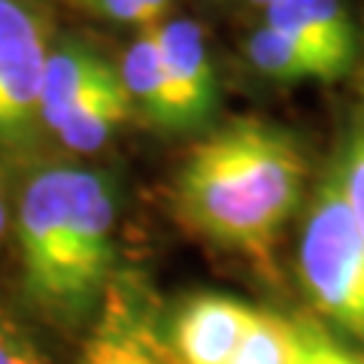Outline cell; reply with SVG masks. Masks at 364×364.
Returning a JSON list of instances; mask_svg holds the SVG:
<instances>
[{"label": "cell", "instance_id": "6da1fadb", "mask_svg": "<svg viewBox=\"0 0 364 364\" xmlns=\"http://www.w3.org/2000/svg\"><path fill=\"white\" fill-rule=\"evenodd\" d=\"M306 186L298 140L261 119H234L186 152L173 182L191 231L264 261Z\"/></svg>", "mask_w": 364, "mask_h": 364}, {"label": "cell", "instance_id": "7a4b0ae2", "mask_svg": "<svg viewBox=\"0 0 364 364\" xmlns=\"http://www.w3.org/2000/svg\"><path fill=\"white\" fill-rule=\"evenodd\" d=\"M25 298L76 322L109 286L116 255V188L85 167H46L28 179L16 213Z\"/></svg>", "mask_w": 364, "mask_h": 364}, {"label": "cell", "instance_id": "3957f363", "mask_svg": "<svg viewBox=\"0 0 364 364\" xmlns=\"http://www.w3.org/2000/svg\"><path fill=\"white\" fill-rule=\"evenodd\" d=\"M298 267L313 306L364 352V240L340 188L337 161L306 207Z\"/></svg>", "mask_w": 364, "mask_h": 364}, {"label": "cell", "instance_id": "277c9868", "mask_svg": "<svg viewBox=\"0 0 364 364\" xmlns=\"http://www.w3.org/2000/svg\"><path fill=\"white\" fill-rule=\"evenodd\" d=\"M49 31L31 0H0V152L28 140L40 124L37 100Z\"/></svg>", "mask_w": 364, "mask_h": 364}, {"label": "cell", "instance_id": "5b68a950", "mask_svg": "<svg viewBox=\"0 0 364 364\" xmlns=\"http://www.w3.org/2000/svg\"><path fill=\"white\" fill-rule=\"evenodd\" d=\"M164 73V128L191 131L207 124L215 109V70L200 25L191 18H164L155 25Z\"/></svg>", "mask_w": 364, "mask_h": 364}, {"label": "cell", "instance_id": "8992f818", "mask_svg": "<svg viewBox=\"0 0 364 364\" xmlns=\"http://www.w3.org/2000/svg\"><path fill=\"white\" fill-rule=\"evenodd\" d=\"M76 364H173L149 301L128 277L109 279Z\"/></svg>", "mask_w": 364, "mask_h": 364}, {"label": "cell", "instance_id": "52a82bcc", "mask_svg": "<svg viewBox=\"0 0 364 364\" xmlns=\"http://www.w3.org/2000/svg\"><path fill=\"white\" fill-rule=\"evenodd\" d=\"M255 318L249 306L228 294H198L179 306L164 340L173 364H228Z\"/></svg>", "mask_w": 364, "mask_h": 364}, {"label": "cell", "instance_id": "ba28073f", "mask_svg": "<svg viewBox=\"0 0 364 364\" xmlns=\"http://www.w3.org/2000/svg\"><path fill=\"white\" fill-rule=\"evenodd\" d=\"M264 25L289 33L337 76H346L355 64L358 37L343 0H277L264 9Z\"/></svg>", "mask_w": 364, "mask_h": 364}, {"label": "cell", "instance_id": "9c48e42d", "mask_svg": "<svg viewBox=\"0 0 364 364\" xmlns=\"http://www.w3.org/2000/svg\"><path fill=\"white\" fill-rule=\"evenodd\" d=\"M112 70L116 67L104 61L85 43L49 46V55H46V64H43V79H40V100H37L40 124L55 131L67 112L88 91H95Z\"/></svg>", "mask_w": 364, "mask_h": 364}, {"label": "cell", "instance_id": "30bf717a", "mask_svg": "<svg viewBox=\"0 0 364 364\" xmlns=\"http://www.w3.org/2000/svg\"><path fill=\"white\" fill-rule=\"evenodd\" d=\"M134 112L136 109L122 85L119 70H112L95 91H88V95L67 112L52 134L58 136V143L67 146L70 152L88 155V152L104 149L109 143V136L116 134Z\"/></svg>", "mask_w": 364, "mask_h": 364}, {"label": "cell", "instance_id": "8fae6325", "mask_svg": "<svg viewBox=\"0 0 364 364\" xmlns=\"http://www.w3.org/2000/svg\"><path fill=\"white\" fill-rule=\"evenodd\" d=\"M246 55H249V64L261 76L277 79V82H306V79L334 82V79H340L322 58H316L301 43H294L289 33H282L270 25H261L249 33Z\"/></svg>", "mask_w": 364, "mask_h": 364}, {"label": "cell", "instance_id": "7c38bea8", "mask_svg": "<svg viewBox=\"0 0 364 364\" xmlns=\"http://www.w3.org/2000/svg\"><path fill=\"white\" fill-rule=\"evenodd\" d=\"M119 79L124 91H128L131 104L136 112H146L155 124L164 128V112H167V97H164V73H161V55H158V40L155 28H143L140 37L131 43L124 52Z\"/></svg>", "mask_w": 364, "mask_h": 364}, {"label": "cell", "instance_id": "4fadbf2b", "mask_svg": "<svg viewBox=\"0 0 364 364\" xmlns=\"http://www.w3.org/2000/svg\"><path fill=\"white\" fill-rule=\"evenodd\" d=\"M294 355H298L294 318L255 310L252 325L246 328L228 364H294Z\"/></svg>", "mask_w": 364, "mask_h": 364}, {"label": "cell", "instance_id": "5bb4252c", "mask_svg": "<svg viewBox=\"0 0 364 364\" xmlns=\"http://www.w3.org/2000/svg\"><path fill=\"white\" fill-rule=\"evenodd\" d=\"M337 173H340V188H343L346 207L352 213V222H355L364 240V91L355 104V112H352L343 158H337Z\"/></svg>", "mask_w": 364, "mask_h": 364}, {"label": "cell", "instance_id": "9a60e30c", "mask_svg": "<svg viewBox=\"0 0 364 364\" xmlns=\"http://www.w3.org/2000/svg\"><path fill=\"white\" fill-rule=\"evenodd\" d=\"M294 328H298L294 364H364L361 349H349L331 331H325L322 325L310 322V318H294Z\"/></svg>", "mask_w": 364, "mask_h": 364}, {"label": "cell", "instance_id": "2e32d148", "mask_svg": "<svg viewBox=\"0 0 364 364\" xmlns=\"http://www.w3.org/2000/svg\"><path fill=\"white\" fill-rule=\"evenodd\" d=\"M0 364H49L37 337L4 310H0Z\"/></svg>", "mask_w": 364, "mask_h": 364}, {"label": "cell", "instance_id": "e0dca14e", "mask_svg": "<svg viewBox=\"0 0 364 364\" xmlns=\"http://www.w3.org/2000/svg\"><path fill=\"white\" fill-rule=\"evenodd\" d=\"M100 16L122 25H136V0H91Z\"/></svg>", "mask_w": 364, "mask_h": 364}, {"label": "cell", "instance_id": "ac0fdd59", "mask_svg": "<svg viewBox=\"0 0 364 364\" xmlns=\"http://www.w3.org/2000/svg\"><path fill=\"white\" fill-rule=\"evenodd\" d=\"M170 0H136V28H155L164 21Z\"/></svg>", "mask_w": 364, "mask_h": 364}, {"label": "cell", "instance_id": "d6986e66", "mask_svg": "<svg viewBox=\"0 0 364 364\" xmlns=\"http://www.w3.org/2000/svg\"><path fill=\"white\" fill-rule=\"evenodd\" d=\"M6 231V200H4V191H0V237Z\"/></svg>", "mask_w": 364, "mask_h": 364}, {"label": "cell", "instance_id": "ffe728a7", "mask_svg": "<svg viewBox=\"0 0 364 364\" xmlns=\"http://www.w3.org/2000/svg\"><path fill=\"white\" fill-rule=\"evenodd\" d=\"M249 4H252V6H261V9H270L273 4H277V0H249Z\"/></svg>", "mask_w": 364, "mask_h": 364}]
</instances>
